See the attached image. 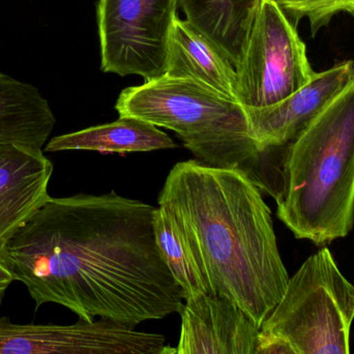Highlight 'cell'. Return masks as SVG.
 I'll return each instance as SVG.
<instances>
[{
	"label": "cell",
	"instance_id": "obj_1",
	"mask_svg": "<svg viewBox=\"0 0 354 354\" xmlns=\"http://www.w3.org/2000/svg\"><path fill=\"white\" fill-rule=\"evenodd\" d=\"M156 207L115 191L52 197L0 251L35 309L56 303L81 319L136 328L180 313L183 294L162 257Z\"/></svg>",
	"mask_w": 354,
	"mask_h": 354
},
{
	"label": "cell",
	"instance_id": "obj_2",
	"mask_svg": "<svg viewBox=\"0 0 354 354\" xmlns=\"http://www.w3.org/2000/svg\"><path fill=\"white\" fill-rule=\"evenodd\" d=\"M158 203L183 227L209 294L232 301L261 328L289 276L260 189L241 170L187 160L170 170Z\"/></svg>",
	"mask_w": 354,
	"mask_h": 354
},
{
	"label": "cell",
	"instance_id": "obj_3",
	"mask_svg": "<svg viewBox=\"0 0 354 354\" xmlns=\"http://www.w3.org/2000/svg\"><path fill=\"white\" fill-rule=\"evenodd\" d=\"M115 109L120 116L174 131L197 161L241 170L276 202L282 197L288 145L262 151L239 102L192 79L165 74L124 89Z\"/></svg>",
	"mask_w": 354,
	"mask_h": 354
},
{
	"label": "cell",
	"instance_id": "obj_4",
	"mask_svg": "<svg viewBox=\"0 0 354 354\" xmlns=\"http://www.w3.org/2000/svg\"><path fill=\"white\" fill-rule=\"evenodd\" d=\"M278 218L299 239L326 245L354 224V81L287 147Z\"/></svg>",
	"mask_w": 354,
	"mask_h": 354
},
{
	"label": "cell",
	"instance_id": "obj_5",
	"mask_svg": "<svg viewBox=\"0 0 354 354\" xmlns=\"http://www.w3.org/2000/svg\"><path fill=\"white\" fill-rule=\"evenodd\" d=\"M353 320L354 286L322 249L289 278L260 330L286 343L292 354H347Z\"/></svg>",
	"mask_w": 354,
	"mask_h": 354
},
{
	"label": "cell",
	"instance_id": "obj_6",
	"mask_svg": "<svg viewBox=\"0 0 354 354\" xmlns=\"http://www.w3.org/2000/svg\"><path fill=\"white\" fill-rule=\"evenodd\" d=\"M237 99L247 108L274 105L315 76L307 48L276 0H261L236 68Z\"/></svg>",
	"mask_w": 354,
	"mask_h": 354
},
{
	"label": "cell",
	"instance_id": "obj_7",
	"mask_svg": "<svg viewBox=\"0 0 354 354\" xmlns=\"http://www.w3.org/2000/svg\"><path fill=\"white\" fill-rule=\"evenodd\" d=\"M178 8L177 0H99L102 71L145 81L165 75Z\"/></svg>",
	"mask_w": 354,
	"mask_h": 354
},
{
	"label": "cell",
	"instance_id": "obj_8",
	"mask_svg": "<svg viewBox=\"0 0 354 354\" xmlns=\"http://www.w3.org/2000/svg\"><path fill=\"white\" fill-rule=\"evenodd\" d=\"M161 335L102 318L71 326L15 324L0 318V354H168Z\"/></svg>",
	"mask_w": 354,
	"mask_h": 354
},
{
	"label": "cell",
	"instance_id": "obj_9",
	"mask_svg": "<svg viewBox=\"0 0 354 354\" xmlns=\"http://www.w3.org/2000/svg\"><path fill=\"white\" fill-rule=\"evenodd\" d=\"M354 81V62L316 73L286 99L264 108H245L250 133L262 151L292 143L320 112Z\"/></svg>",
	"mask_w": 354,
	"mask_h": 354
},
{
	"label": "cell",
	"instance_id": "obj_10",
	"mask_svg": "<svg viewBox=\"0 0 354 354\" xmlns=\"http://www.w3.org/2000/svg\"><path fill=\"white\" fill-rule=\"evenodd\" d=\"M185 301L176 354H255L260 328L239 306L212 294Z\"/></svg>",
	"mask_w": 354,
	"mask_h": 354
},
{
	"label": "cell",
	"instance_id": "obj_11",
	"mask_svg": "<svg viewBox=\"0 0 354 354\" xmlns=\"http://www.w3.org/2000/svg\"><path fill=\"white\" fill-rule=\"evenodd\" d=\"M53 164L43 150L0 143V251L46 202Z\"/></svg>",
	"mask_w": 354,
	"mask_h": 354
},
{
	"label": "cell",
	"instance_id": "obj_12",
	"mask_svg": "<svg viewBox=\"0 0 354 354\" xmlns=\"http://www.w3.org/2000/svg\"><path fill=\"white\" fill-rule=\"evenodd\" d=\"M165 74L192 79L239 102L236 68L209 37L178 16L170 31Z\"/></svg>",
	"mask_w": 354,
	"mask_h": 354
},
{
	"label": "cell",
	"instance_id": "obj_13",
	"mask_svg": "<svg viewBox=\"0 0 354 354\" xmlns=\"http://www.w3.org/2000/svg\"><path fill=\"white\" fill-rule=\"evenodd\" d=\"M55 116L39 89L0 72V143L41 148Z\"/></svg>",
	"mask_w": 354,
	"mask_h": 354
},
{
	"label": "cell",
	"instance_id": "obj_14",
	"mask_svg": "<svg viewBox=\"0 0 354 354\" xmlns=\"http://www.w3.org/2000/svg\"><path fill=\"white\" fill-rule=\"evenodd\" d=\"M177 147L169 135L155 125L139 118L120 116L118 121L109 124L53 137L46 145L45 152L82 150L124 155Z\"/></svg>",
	"mask_w": 354,
	"mask_h": 354
},
{
	"label": "cell",
	"instance_id": "obj_15",
	"mask_svg": "<svg viewBox=\"0 0 354 354\" xmlns=\"http://www.w3.org/2000/svg\"><path fill=\"white\" fill-rule=\"evenodd\" d=\"M260 1L177 0V3L187 20L209 37L237 68Z\"/></svg>",
	"mask_w": 354,
	"mask_h": 354
},
{
	"label": "cell",
	"instance_id": "obj_16",
	"mask_svg": "<svg viewBox=\"0 0 354 354\" xmlns=\"http://www.w3.org/2000/svg\"><path fill=\"white\" fill-rule=\"evenodd\" d=\"M153 229L158 249L180 287L183 299L209 294L203 268L174 214L162 206L156 208Z\"/></svg>",
	"mask_w": 354,
	"mask_h": 354
},
{
	"label": "cell",
	"instance_id": "obj_17",
	"mask_svg": "<svg viewBox=\"0 0 354 354\" xmlns=\"http://www.w3.org/2000/svg\"><path fill=\"white\" fill-rule=\"evenodd\" d=\"M276 2L295 26L301 19L308 18L313 37L339 12L351 14L354 10V0H276Z\"/></svg>",
	"mask_w": 354,
	"mask_h": 354
},
{
	"label": "cell",
	"instance_id": "obj_18",
	"mask_svg": "<svg viewBox=\"0 0 354 354\" xmlns=\"http://www.w3.org/2000/svg\"><path fill=\"white\" fill-rule=\"evenodd\" d=\"M12 281H14V278H12V274L6 267V264L0 260V306H1L4 295Z\"/></svg>",
	"mask_w": 354,
	"mask_h": 354
},
{
	"label": "cell",
	"instance_id": "obj_19",
	"mask_svg": "<svg viewBox=\"0 0 354 354\" xmlns=\"http://www.w3.org/2000/svg\"><path fill=\"white\" fill-rule=\"evenodd\" d=\"M351 16H353V19H354V10H353V12H351Z\"/></svg>",
	"mask_w": 354,
	"mask_h": 354
}]
</instances>
